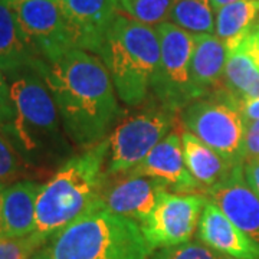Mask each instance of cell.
<instances>
[{"mask_svg":"<svg viewBox=\"0 0 259 259\" xmlns=\"http://www.w3.org/2000/svg\"><path fill=\"white\" fill-rule=\"evenodd\" d=\"M219 259H238V258H232V256H226V255H221V253H219Z\"/></svg>","mask_w":259,"mask_h":259,"instance_id":"836d02e7","label":"cell"},{"mask_svg":"<svg viewBox=\"0 0 259 259\" xmlns=\"http://www.w3.org/2000/svg\"><path fill=\"white\" fill-rule=\"evenodd\" d=\"M160 40V68L151 91L161 105L179 111L199 100L190 78L194 35L164 22L156 26Z\"/></svg>","mask_w":259,"mask_h":259,"instance_id":"52a82bcc","label":"cell"},{"mask_svg":"<svg viewBox=\"0 0 259 259\" xmlns=\"http://www.w3.org/2000/svg\"><path fill=\"white\" fill-rule=\"evenodd\" d=\"M175 0H118L120 13L148 26L168 22Z\"/></svg>","mask_w":259,"mask_h":259,"instance_id":"603a6c76","label":"cell"},{"mask_svg":"<svg viewBox=\"0 0 259 259\" xmlns=\"http://www.w3.org/2000/svg\"><path fill=\"white\" fill-rule=\"evenodd\" d=\"M243 175L250 189L259 196V160L243 164Z\"/></svg>","mask_w":259,"mask_h":259,"instance_id":"4dcf8cb0","label":"cell"},{"mask_svg":"<svg viewBox=\"0 0 259 259\" xmlns=\"http://www.w3.org/2000/svg\"><path fill=\"white\" fill-rule=\"evenodd\" d=\"M175 111L161 107H150L130 115L112 130L108 153L107 176L124 175L140 164L161 140L171 133Z\"/></svg>","mask_w":259,"mask_h":259,"instance_id":"ba28073f","label":"cell"},{"mask_svg":"<svg viewBox=\"0 0 259 259\" xmlns=\"http://www.w3.org/2000/svg\"><path fill=\"white\" fill-rule=\"evenodd\" d=\"M32 259H51V258L48 256V253L45 252V249L42 248V249L37 250L36 253H35V255L32 256Z\"/></svg>","mask_w":259,"mask_h":259,"instance_id":"d6a6232c","label":"cell"},{"mask_svg":"<svg viewBox=\"0 0 259 259\" xmlns=\"http://www.w3.org/2000/svg\"><path fill=\"white\" fill-rule=\"evenodd\" d=\"M168 22L192 35H212L216 12L210 0H175Z\"/></svg>","mask_w":259,"mask_h":259,"instance_id":"7402d4cb","label":"cell"},{"mask_svg":"<svg viewBox=\"0 0 259 259\" xmlns=\"http://www.w3.org/2000/svg\"><path fill=\"white\" fill-rule=\"evenodd\" d=\"M10 112L0 133L26 166H52L71 154L55 100L35 66L8 75Z\"/></svg>","mask_w":259,"mask_h":259,"instance_id":"7a4b0ae2","label":"cell"},{"mask_svg":"<svg viewBox=\"0 0 259 259\" xmlns=\"http://www.w3.org/2000/svg\"><path fill=\"white\" fill-rule=\"evenodd\" d=\"M101 59L121 101L137 107L147 98L160 68L156 28L118 13L107 33Z\"/></svg>","mask_w":259,"mask_h":259,"instance_id":"277c9868","label":"cell"},{"mask_svg":"<svg viewBox=\"0 0 259 259\" xmlns=\"http://www.w3.org/2000/svg\"><path fill=\"white\" fill-rule=\"evenodd\" d=\"M124 176H144L164 183L173 193L202 192L186 166L182 137L175 131L158 143L140 164L124 173Z\"/></svg>","mask_w":259,"mask_h":259,"instance_id":"4fadbf2b","label":"cell"},{"mask_svg":"<svg viewBox=\"0 0 259 259\" xmlns=\"http://www.w3.org/2000/svg\"><path fill=\"white\" fill-rule=\"evenodd\" d=\"M199 238L214 252L238 259H259V245L248 238L225 216L210 199L199 222Z\"/></svg>","mask_w":259,"mask_h":259,"instance_id":"2e32d148","label":"cell"},{"mask_svg":"<svg viewBox=\"0 0 259 259\" xmlns=\"http://www.w3.org/2000/svg\"><path fill=\"white\" fill-rule=\"evenodd\" d=\"M37 59L22 35L8 2L0 0V71L8 76L35 66Z\"/></svg>","mask_w":259,"mask_h":259,"instance_id":"ffe728a7","label":"cell"},{"mask_svg":"<svg viewBox=\"0 0 259 259\" xmlns=\"http://www.w3.org/2000/svg\"><path fill=\"white\" fill-rule=\"evenodd\" d=\"M108 153L110 141L107 139L68 158L42 185L36 200L35 235L48 242L83 214L100 209Z\"/></svg>","mask_w":259,"mask_h":259,"instance_id":"3957f363","label":"cell"},{"mask_svg":"<svg viewBox=\"0 0 259 259\" xmlns=\"http://www.w3.org/2000/svg\"><path fill=\"white\" fill-rule=\"evenodd\" d=\"M256 160H259V120L246 124L243 139V164Z\"/></svg>","mask_w":259,"mask_h":259,"instance_id":"4316f807","label":"cell"},{"mask_svg":"<svg viewBox=\"0 0 259 259\" xmlns=\"http://www.w3.org/2000/svg\"><path fill=\"white\" fill-rule=\"evenodd\" d=\"M51 259H150L140 225L128 218L94 209L49 239Z\"/></svg>","mask_w":259,"mask_h":259,"instance_id":"5b68a950","label":"cell"},{"mask_svg":"<svg viewBox=\"0 0 259 259\" xmlns=\"http://www.w3.org/2000/svg\"><path fill=\"white\" fill-rule=\"evenodd\" d=\"M47 241L32 233L25 238H0V259H32Z\"/></svg>","mask_w":259,"mask_h":259,"instance_id":"d4e9b609","label":"cell"},{"mask_svg":"<svg viewBox=\"0 0 259 259\" xmlns=\"http://www.w3.org/2000/svg\"><path fill=\"white\" fill-rule=\"evenodd\" d=\"M26 163L16 148L0 133V189L15 183L25 173Z\"/></svg>","mask_w":259,"mask_h":259,"instance_id":"cb8c5ba5","label":"cell"},{"mask_svg":"<svg viewBox=\"0 0 259 259\" xmlns=\"http://www.w3.org/2000/svg\"><path fill=\"white\" fill-rule=\"evenodd\" d=\"M40 189L35 180H19L0 189V238H25L35 232Z\"/></svg>","mask_w":259,"mask_h":259,"instance_id":"9a60e30c","label":"cell"},{"mask_svg":"<svg viewBox=\"0 0 259 259\" xmlns=\"http://www.w3.org/2000/svg\"><path fill=\"white\" fill-rule=\"evenodd\" d=\"M10 112L9 81L8 76L0 71V127L8 121Z\"/></svg>","mask_w":259,"mask_h":259,"instance_id":"83f0119b","label":"cell"},{"mask_svg":"<svg viewBox=\"0 0 259 259\" xmlns=\"http://www.w3.org/2000/svg\"><path fill=\"white\" fill-rule=\"evenodd\" d=\"M228 59V47L212 35H194L190 78L197 97L203 98L222 81Z\"/></svg>","mask_w":259,"mask_h":259,"instance_id":"e0dca14e","label":"cell"},{"mask_svg":"<svg viewBox=\"0 0 259 259\" xmlns=\"http://www.w3.org/2000/svg\"><path fill=\"white\" fill-rule=\"evenodd\" d=\"M210 2H212L213 9L216 12L223 6H226V5H231V3H235V2H241V0H210Z\"/></svg>","mask_w":259,"mask_h":259,"instance_id":"1f68e13d","label":"cell"},{"mask_svg":"<svg viewBox=\"0 0 259 259\" xmlns=\"http://www.w3.org/2000/svg\"><path fill=\"white\" fill-rule=\"evenodd\" d=\"M180 137L186 166L197 182L200 190L207 194L210 189L231 175L235 166L226 161L209 146H206L202 140L197 139L192 133L185 130L180 133Z\"/></svg>","mask_w":259,"mask_h":259,"instance_id":"ac0fdd59","label":"cell"},{"mask_svg":"<svg viewBox=\"0 0 259 259\" xmlns=\"http://www.w3.org/2000/svg\"><path fill=\"white\" fill-rule=\"evenodd\" d=\"M182 122L206 146L231 164H243V139L246 124L236 102L229 95L199 98L183 108Z\"/></svg>","mask_w":259,"mask_h":259,"instance_id":"8992f818","label":"cell"},{"mask_svg":"<svg viewBox=\"0 0 259 259\" xmlns=\"http://www.w3.org/2000/svg\"><path fill=\"white\" fill-rule=\"evenodd\" d=\"M36 58L48 64L76 49L75 36L58 0H6Z\"/></svg>","mask_w":259,"mask_h":259,"instance_id":"9c48e42d","label":"cell"},{"mask_svg":"<svg viewBox=\"0 0 259 259\" xmlns=\"http://www.w3.org/2000/svg\"><path fill=\"white\" fill-rule=\"evenodd\" d=\"M241 40L243 47L248 49V52L258 61L259 64V19L249 32L245 36H242Z\"/></svg>","mask_w":259,"mask_h":259,"instance_id":"f1b7e54d","label":"cell"},{"mask_svg":"<svg viewBox=\"0 0 259 259\" xmlns=\"http://www.w3.org/2000/svg\"><path fill=\"white\" fill-rule=\"evenodd\" d=\"M207 194L225 216L259 245V196L246 183L243 164H238Z\"/></svg>","mask_w":259,"mask_h":259,"instance_id":"5bb4252c","label":"cell"},{"mask_svg":"<svg viewBox=\"0 0 259 259\" xmlns=\"http://www.w3.org/2000/svg\"><path fill=\"white\" fill-rule=\"evenodd\" d=\"M259 0H241L216 10L214 35L225 44L241 39L256 23Z\"/></svg>","mask_w":259,"mask_h":259,"instance_id":"44dd1931","label":"cell"},{"mask_svg":"<svg viewBox=\"0 0 259 259\" xmlns=\"http://www.w3.org/2000/svg\"><path fill=\"white\" fill-rule=\"evenodd\" d=\"M150 259H219V253L199 242H186L177 246L157 249Z\"/></svg>","mask_w":259,"mask_h":259,"instance_id":"484cf974","label":"cell"},{"mask_svg":"<svg viewBox=\"0 0 259 259\" xmlns=\"http://www.w3.org/2000/svg\"><path fill=\"white\" fill-rule=\"evenodd\" d=\"M242 117L245 120V124H248L250 121L259 120V97L258 98H252V100H245V101L236 102Z\"/></svg>","mask_w":259,"mask_h":259,"instance_id":"f546056e","label":"cell"},{"mask_svg":"<svg viewBox=\"0 0 259 259\" xmlns=\"http://www.w3.org/2000/svg\"><path fill=\"white\" fill-rule=\"evenodd\" d=\"M55 100L68 139L81 148H91L110 137L121 114L111 75L101 58L72 49L55 62L37 59Z\"/></svg>","mask_w":259,"mask_h":259,"instance_id":"6da1fadb","label":"cell"},{"mask_svg":"<svg viewBox=\"0 0 259 259\" xmlns=\"http://www.w3.org/2000/svg\"><path fill=\"white\" fill-rule=\"evenodd\" d=\"M74 32L76 49L101 58L107 33L120 13L118 0H58Z\"/></svg>","mask_w":259,"mask_h":259,"instance_id":"7c38bea8","label":"cell"},{"mask_svg":"<svg viewBox=\"0 0 259 259\" xmlns=\"http://www.w3.org/2000/svg\"><path fill=\"white\" fill-rule=\"evenodd\" d=\"M241 39L226 44L228 59L223 74L226 94L235 102L259 97V64Z\"/></svg>","mask_w":259,"mask_h":259,"instance_id":"d6986e66","label":"cell"},{"mask_svg":"<svg viewBox=\"0 0 259 259\" xmlns=\"http://www.w3.org/2000/svg\"><path fill=\"white\" fill-rule=\"evenodd\" d=\"M207 199L197 193H166L140 225L151 253L171 248L193 238Z\"/></svg>","mask_w":259,"mask_h":259,"instance_id":"30bf717a","label":"cell"},{"mask_svg":"<svg viewBox=\"0 0 259 259\" xmlns=\"http://www.w3.org/2000/svg\"><path fill=\"white\" fill-rule=\"evenodd\" d=\"M112 183H105L100 194V209L128 218L139 225L156 209L160 199L168 193V187L156 179L144 176H108Z\"/></svg>","mask_w":259,"mask_h":259,"instance_id":"8fae6325","label":"cell"}]
</instances>
